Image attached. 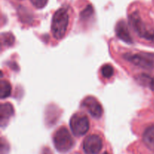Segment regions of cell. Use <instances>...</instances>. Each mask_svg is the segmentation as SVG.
<instances>
[{"label":"cell","mask_w":154,"mask_h":154,"mask_svg":"<svg viewBox=\"0 0 154 154\" xmlns=\"http://www.w3.org/2000/svg\"><path fill=\"white\" fill-rule=\"evenodd\" d=\"M83 148L86 154H99L102 148V140L99 135H90L84 139Z\"/></svg>","instance_id":"8992f818"},{"label":"cell","mask_w":154,"mask_h":154,"mask_svg":"<svg viewBox=\"0 0 154 154\" xmlns=\"http://www.w3.org/2000/svg\"><path fill=\"white\" fill-rule=\"evenodd\" d=\"M104 154H108V153H107V152H105V153H104Z\"/></svg>","instance_id":"e0dca14e"},{"label":"cell","mask_w":154,"mask_h":154,"mask_svg":"<svg viewBox=\"0 0 154 154\" xmlns=\"http://www.w3.org/2000/svg\"><path fill=\"white\" fill-rule=\"evenodd\" d=\"M143 138L147 145L154 147V125L146 129L144 135H143Z\"/></svg>","instance_id":"30bf717a"},{"label":"cell","mask_w":154,"mask_h":154,"mask_svg":"<svg viewBox=\"0 0 154 154\" xmlns=\"http://www.w3.org/2000/svg\"><path fill=\"white\" fill-rule=\"evenodd\" d=\"M54 144L59 152L65 153L73 147L74 140L69 130L66 127H61L54 134Z\"/></svg>","instance_id":"277c9868"},{"label":"cell","mask_w":154,"mask_h":154,"mask_svg":"<svg viewBox=\"0 0 154 154\" xmlns=\"http://www.w3.org/2000/svg\"><path fill=\"white\" fill-rule=\"evenodd\" d=\"M101 74L105 78H110L114 75V69L109 64L104 65L101 69Z\"/></svg>","instance_id":"7c38bea8"},{"label":"cell","mask_w":154,"mask_h":154,"mask_svg":"<svg viewBox=\"0 0 154 154\" xmlns=\"http://www.w3.org/2000/svg\"><path fill=\"white\" fill-rule=\"evenodd\" d=\"M2 42H4L8 46L11 45L14 42V36L11 34H2Z\"/></svg>","instance_id":"5bb4252c"},{"label":"cell","mask_w":154,"mask_h":154,"mask_svg":"<svg viewBox=\"0 0 154 154\" xmlns=\"http://www.w3.org/2000/svg\"><path fill=\"white\" fill-rule=\"evenodd\" d=\"M123 58L135 66L147 70H154V53H127Z\"/></svg>","instance_id":"7a4b0ae2"},{"label":"cell","mask_w":154,"mask_h":154,"mask_svg":"<svg viewBox=\"0 0 154 154\" xmlns=\"http://www.w3.org/2000/svg\"><path fill=\"white\" fill-rule=\"evenodd\" d=\"M11 93V86L9 82L6 81H2L0 84V96L2 99L8 97Z\"/></svg>","instance_id":"8fae6325"},{"label":"cell","mask_w":154,"mask_h":154,"mask_svg":"<svg viewBox=\"0 0 154 154\" xmlns=\"http://www.w3.org/2000/svg\"><path fill=\"white\" fill-rule=\"evenodd\" d=\"M93 8H92L91 5H89L87 6V8H86L85 10L83 11V12L81 13V17H82L83 18H87L88 17H90V15L93 14Z\"/></svg>","instance_id":"9a60e30c"},{"label":"cell","mask_w":154,"mask_h":154,"mask_svg":"<svg viewBox=\"0 0 154 154\" xmlns=\"http://www.w3.org/2000/svg\"><path fill=\"white\" fill-rule=\"evenodd\" d=\"M83 105L95 118H100L102 114V108L99 102L93 96H88L83 102Z\"/></svg>","instance_id":"52a82bcc"},{"label":"cell","mask_w":154,"mask_h":154,"mask_svg":"<svg viewBox=\"0 0 154 154\" xmlns=\"http://www.w3.org/2000/svg\"><path fill=\"white\" fill-rule=\"evenodd\" d=\"M129 22L134 31L141 38L147 40H153L154 32L149 30L145 23L141 18V14L138 11H132L129 15Z\"/></svg>","instance_id":"3957f363"},{"label":"cell","mask_w":154,"mask_h":154,"mask_svg":"<svg viewBox=\"0 0 154 154\" xmlns=\"http://www.w3.org/2000/svg\"><path fill=\"white\" fill-rule=\"evenodd\" d=\"M70 128L75 136H82L88 132L90 122L87 116L82 114H75L71 118Z\"/></svg>","instance_id":"5b68a950"},{"label":"cell","mask_w":154,"mask_h":154,"mask_svg":"<svg viewBox=\"0 0 154 154\" xmlns=\"http://www.w3.org/2000/svg\"><path fill=\"white\" fill-rule=\"evenodd\" d=\"M14 114L13 106L10 103H5L1 105V110H0V120H1V126H3L11 117Z\"/></svg>","instance_id":"9c48e42d"},{"label":"cell","mask_w":154,"mask_h":154,"mask_svg":"<svg viewBox=\"0 0 154 154\" xmlns=\"http://www.w3.org/2000/svg\"><path fill=\"white\" fill-rule=\"evenodd\" d=\"M115 31L117 37L123 42L127 44H132L133 42V40L131 37L130 33H129L127 26L124 20H120L117 23L116 25Z\"/></svg>","instance_id":"ba28073f"},{"label":"cell","mask_w":154,"mask_h":154,"mask_svg":"<svg viewBox=\"0 0 154 154\" xmlns=\"http://www.w3.org/2000/svg\"><path fill=\"white\" fill-rule=\"evenodd\" d=\"M150 87L151 88L152 90H153L154 91V78H152L151 81H150Z\"/></svg>","instance_id":"2e32d148"},{"label":"cell","mask_w":154,"mask_h":154,"mask_svg":"<svg viewBox=\"0 0 154 154\" xmlns=\"http://www.w3.org/2000/svg\"><path fill=\"white\" fill-rule=\"evenodd\" d=\"M69 23V11L67 7L59 8L53 15L51 32L56 39H62L66 35Z\"/></svg>","instance_id":"6da1fadb"},{"label":"cell","mask_w":154,"mask_h":154,"mask_svg":"<svg viewBox=\"0 0 154 154\" xmlns=\"http://www.w3.org/2000/svg\"><path fill=\"white\" fill-rule=\"evenodd\" d=\"M31 4L38 9L43 8L48 4V0H29Z\"/></svg>","instance_id":"4fadbf2b"}]
</instances>
